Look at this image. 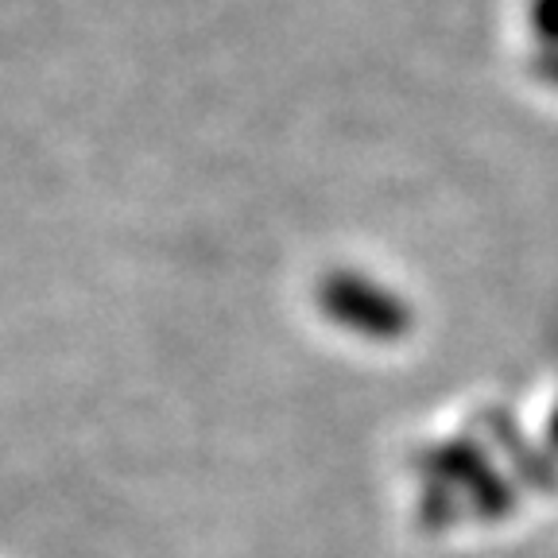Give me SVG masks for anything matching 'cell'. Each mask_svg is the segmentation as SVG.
<instances>
[{
	"label": "cell",
	"instance_id": "cell-1",
	"mask_svg": "<svg viewBox=\"0 0 558 558\" xmlns=\"http://www.w3.org/2000/svg\"><path fill=\"white\" fill-rule=\"evenodd\" d=\"M326 311L338 323L353 326L361 333H376V338H396L408 330V306H400L392 295L376 283H365L361 276H333L326 288Z\"/></svg>",
	"mask_w": 558,
	"mask_h": 558
}]
</instances>
